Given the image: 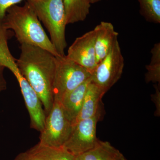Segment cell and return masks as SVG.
Returning a JSON list of instances; mask_svg holds the SVG:
<instances>
[{
  "instance_id": "cell-1",
  "label": "cell",
  "mask_w": 160,
  "mask_h": 160,
  "mask_svg": "<svg viewBox=\"0 0 160 160\" xmlns=\"http://www.w3.org/2000/svg\"><path fill=\"white\" fill-rule=\"evenodd\" d=\"M21 53L16 63L23 76L39 97L46 115L54 102L52 85L55 56L32 45L21 44Z\"/></svg>"
},
{
  "instance_id": "cell-2",
  "label": "cell",
  "mask_w": 160,
  "mask_h": 160,
  "mask_svg": "<svg viewBox=\"0 0 160 160\" xmlns=\"http://www.w3.org/2000/svg\"><path fill=\"white\" fill-rule=\"evenodd\" d=\"M1 24L6 30L14 32L20 44L37 46L54 56L60 55L28 2L23 6L17 5L9 8Z\"/></svg>"
},
{
  "instance_id": "cell-3",
  "label": "cell",
  "mask_w": 160,
  "mask_h": 160,
  "mask_svg": "<svg viewBox=\"0 0 160 160\" xmlns=\"http://www.w3.org/2000/svg\"><path fill=\"white\" fill-rule=\"evenodd\" d=\"M28 2L50 35L52 43L59 55H65L66 15L62 0H29Z\"/></svg>"
},
{
  "instance_id": "cell-4",
  "label": "cell",
  "mask_w": 160,
  "mask_h": 160,
  "mask_svg": "<svg viewBox=\"0 0 160 160\" xmlns=\"http://www.w3.org/2000/svg\"><path fill=\"white\" fill-rule=\"evenodd\" d=\"M91 77L89 72L70 59L66 55L55 56V69L52 85L54 101L63 97Z\"/></svg>"
},
{
  "instance_id": "cell-5",
  "label": "cell",
  "mask_w": 160,
  "mask_h": 160,
  "mask_svg": "<svg viewBox=\"0 0 160 160\" xmlns=\"http://www.w3.org/2000/svg\"><path fill=\"white\" fill-rule=\"evenodd\" d=\"M72 129V122L66 114L61 102L54 101L52 108L46 115L39 143L55 148L63 147Z\"/></svg>"
},
{
  "instance_id": "cell-6",
  "label": "cell",
  "mask_w": 160,
  "mask_h": 160,
  "mask_svg": "<svg viewBox=\"0 0 160 160\" xmlns=\"http://www.w3.org/2000/svg\"><path fill=\"white\" fill-rule=\"evenodd\" d=\"M124 67V58L117 40L109 53L91 73L92 82L106 93L120 79Z\"/></svg>"
},
{
  "instance_id": "cell-7",
  "label": "cell",
  "mask_w": 160,
  "mask_h": 160,
  "mask_svg": "<svg viewBox=\"0 0 160 160\" xmlns=\"http://www.w3.org/2000/svg\"><path fill=\"white\" fill-rule=\"evenodd\" d=\"M100 118L99 112L93 117L80 120L74 124L63 148L75 157L93 149L99 141L96 137V128Z\"/></svg>"
},
{
  "instance_id": "cell-8",
  "label": "cell",
  "mask_w": 160,
  "mask_h": 160,
  "mask_svg": "<svg viewBox=\"0 0 160 160\" xmlns=\"http://www.w3.org/2000/svg\"><path fill=\"white\" fill-rule=\"evenodd\" d=\"M94 30L76 39L69 47L66 56L91 73L97 66L95 49Z\"/></svg>"
},
{
  "instance_id": "cell-9",
  "label": "cell",
  "mask_w": 160,
  "mask_h": 160,
  "mask_svg": "<svg viewBox=\"0 0 160 160\" xmlns=\"http://www.w3.org/2000/svg\"><path fill=\"white\" fill-rule=\"evenodd\" d=\"M15 77L19 84L26 108L29 112L30 126L41 132L44 129L46 117L42 102L21 72H18Z\"/></svg>"
},
{
  "instance_id": "cell-10",
  "label": "cell",
  "mask_w": 160,
  "mask_h": 160,
  "mask_svg": "<svg viewBox=\"0 0 160 160\" xmlns=\"http://www.w3.org/2000/svg\"><path fill=\"white\" fill-rule=\"evenodd\" d=\"M95 49L97 64H98L109 53L118 40V33L114 26L109 22H102L95 27Z\"/></svg>"
},
{
  "instance_id": "cell-11",
  "label": "cell",
  "mask_w": 160,
  "mask_h": 160,
  "mask_svg": "<svg viewBox=\"0 0 160 160\" xmlns=\"http://www.w3.org/2000/svg\"><path fill=\"white\" fill-rule=\"evenodd\" d=\"M105 93L91 80L86 90L81 111L72 126L80 120L93 117L99 113L100 102Z\"/></svg>"
},
{
  "instance_id": "cell-12",
  "label": "cell",
  "mask_w": 160,
  "mask_h": 160,
  "mask_svg": "<svg viewBox=\"0 0 160 160\" xmlns=\"http://www.w3.org/2000/svg\"><path fill=\"white\" fill-rule=\"evenodd\" d=\"M91 80V77L65 95L60 101L72 124L81 111L86 90Z\"/></svg>"
},
{
  "instance_id": "cell-13",
  "label": "cell",
  "mask_w": 160,
  "mask_h": 160,
  "mask_svg": "<svg viewBox=\"0 0 160 160\" xmlns=\"http://www.w3.org/2000/svg\"><path fill=\"white\" fill-rule=\"evenodd\" d=\"M76 157L82 160H127L109 142L99 140L93 149Z\"/></svg>"
},
{
  "instance_id": "cell-14",
  "label": "cell",
  "mask_w": 160,
  "mask_h": 160,
  "mask_svg": "<svg viewBox=\"0 0 160 160\" xmlns=\"http://www.w3.org/2000/svg\"><path fill=\"white\" fill-rule=\"evenodd\" d=\"M66 25L82 22L89 13V0H62Z\"/></svg>"
},
{
  "instance_id": "cell-15",
  "label": "cell",
  "mask_w": 160,
  "mask_h": 160,
  "mask_svg": "<svg viewBox=\"0 0 160 160\" xmlns=\"http://www.w3.org/2000/svg\"><path fill=\"white\" fill-rule=\"evenodd\" d=\"M38 160H75V157L63 147L55 148L40 143L27 150Z\"/></svg>"
},
{
  "instance_id": "cell-16",
  "label": "cell",
  "mask_w": 160,
  "mask_h": 160,
  "mask_svg": "<svg viewBox=\"0 0 160 160\" xmlns=\"http://www.w3.org/2000/svg\"><path fill=\"white\" fill-rule=\"evenodd\" d=\"M140 14L147 22L160 24V0H138Z\"/></svg>"
},
{
  "instance_id": "cell-17",
  "label": "cell",
  "mask_w": 160,
  "mask_h": 160,
  "mask_svg": "<svg viewBox=\"0 0 160 160\" xmlns=\"http://www.w3.org/2000/svg\"><path fill=\"white\" fill-rule=\"evenodd\" d=\"M147 72L145 80L147 83L160 84V59L151 58L150 63L146 66Z\"/></svg>"
},
{
  "instance_id": "cell-18",
  "label": "cell",
  "mask_w": 160,
  "mask_h": 160,
  "mask_svg": "<svg viewBox=\"0 0 160 160\" xmlns=\"http://www.w3.org/2000/svg\"><path fill=\"white\" fill-rule=\"evenodd\" d=\"M24 0H0V24L6 15L7 9ZM26 1L29 0H26Z\"/></svg>"
},
{
  "instance_id": "cell-19",
  "label": "cell",
  "mask_w": 160,
  "mask_h": 160,
  "mask_svg": "<svg viewBox=\"0 0 160 160\" xmlns=\"http://www.w3.org/2000/svg\"><path fill=\"white\" fill-rule=\"evenodd\" d=\"M160 84H155L154 85L155 92L152 94L151 100L155 105L156 110L155 115L156 116L159 117L160 115Z\"/></svg>"
},
{
  "instance_id": "cell-20",
  "label": "cell",
  "mask_w": 160,
  "mask_h": 160,
  "mask_svg": "<svg viewBox=\"0 0 160 160\" xmlns=\"http://www.w3.org/2000/svg\"><path fill=\"white\" fill-rule=\"evenodd\" d=\"M5 67L0 64V92L7 89V83L4 76Z\"/></svg>"
},
{
  "instance_id": "cell-21",
  "label": "cell",
  "mask_w": 160,
  "mask_h": 160,
  "mask_svg": "<svg viewBox=\"0 0 160 160\" xmlns=\"http://www.w3.org/2000/svg\"><path fill=\"white\" fill-rule=\"evenodd\" d=\"M13 160H38L29 154L28 151L22 152L18 155Z\"/></svg>"
},
{
  "instance_id": "cell-22",
  "label": "cell",
  "mask_w": 160,
  "mask_h": 160,
  "mask_svg": "<svg viewBox=\"0 0 160 160\" xmlns=\"http://www.w3.org/2000/svg\"><path fill=\"white\" fill-rule=\"evenodd\" d=\"M101 0H89L91 4H94V3H97L98 2H100Z\"/></svg>"
},
{
  "instance_id": "cell-23",
  "label": "cell",
  "mask_w": 160,
  "mask_h": 160,
  "mask_svg": "<svg viewBox=\"0 0 160 160\" xmlns=\"http://www.w3.org/2000/svg\"><path fill=\"white\" fill-rule=\"evenodd\" d=\"M75 160H82L81 159L79 158H78V157H75Z\"/></svg>"
},
{
  "instance_id": "cell-24",
  "label": "cell",
  "mask_w": 160,
  "mask_h": 160,
  "mask_svg": "<svg viewBox=\"0 0 160 160\" xmlns=\"http://www.w3.org/2000/svg\"></svg>"
}]
</instances>
